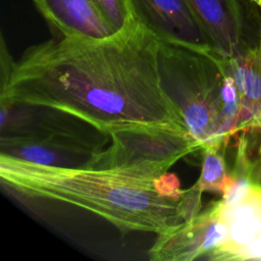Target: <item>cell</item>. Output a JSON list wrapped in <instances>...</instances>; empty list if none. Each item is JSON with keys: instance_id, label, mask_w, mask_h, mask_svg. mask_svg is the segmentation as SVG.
Returning a JSON list of instances; mask_svg holds the SVG:
<instances>
[{"instance_id": "obj_1", "label": "cell", "mask_w": 261, "mask_h": 261, "mask_svg": "<svg viewBox=\"0 0 261 261\" xmlns=\"http://www.w3.org/2000/svg\"><path fill=\"white\" fill-rule=\"evenodd\" d=\"M159 39L139 21L105 39H52L1 74L0 103L60 111L107 135L129 124L186 127L166 93Z\"/></svg>"}, {"instance_id": "obj_2", "label": "cell", "mask_w": 261, "mask_h": 261, "mask_svg": "<svg viewBox=\"0 0 261 261\" xmlns=\"http://www.w3.org/2000/svg\"><path fill=\"white\" fill-rule=\"evenodd\" d=\"M0 178L11 193L84 208L122 232L160 234L202 208L203 192L195 185L184 193L174 174L142 166L63 167L0 154Z\"/></svg>"}, {"instance_id": "obj_3", "label": "cell", "mask_w": 261, "mask_h": 261, "mask_svg": "<svg viewBox=\"0 0 261 261\" xmlns=\"http://www.w3.org/2000/svg\"><path fill=\"white\" fill-rule=\"evenodd\" d=\"M224 58L213 51L159 40L162 85L180 113L188 132L202 144L229 141L223 133L221 89Z\"/></svg>"}, {"instance_id": "obj_4", "label": "cell", "mask_w": 261, "mask_h": 261, "mask_svg": "<svg viewBox=\"0 0 261 261\" xmlns=\"http://www.w3.org/2000/svg\"><path fill=\"white\" fill-rule=\"evenodd\" d=\"M110 144L96 153L85 167L142 166L166 173L179 159L203 146L187 128L167 124H129L107 133Z\"/></svg>"}, {"instance_id": "obj_5", "label": "cell", "mask_w": 261, "mask_h": 261, "mask_svg": "<svg viewBox=\"0 0 261 261\" xmlns=\"http://www.w3.org/2000/svg\"><path fill=\"white\" fill-rule=\"evenodd\" d=\"M0 139L2 155L63 167H85L109 141V137L100 130L82 132L57 116L32 124L23 133L1 136Z\"/></svg>"}, {"instance_id": "obj_6", "label": "cell", "mask_w": 261, "mask_h": 261, "mask_svg": "<svg viewBox=\"0 0 261 261\" xmlns=\"http://www.w3.org/2000/svg\"><path fill=\"white\" fill-rule=\"evenodd\" d=\"M186 1L216 54L229 58L259 40L261 8L252 0Z\"/></svg>"}, {"instance_id": "obj_7", "label": "cell", "mask_w": 261, "mask_h": 261, "mask_svg": "<svg viewBox=\"0 0 261 261\" xmlns=\"http://www.w3.org/2000/svg\"><path fill=\"white\" fill-rule=\"evenodd\" d=\"M157 236L149 250L151 260H217L227 238L220 201L211 203L194 218Z\"/></svg>"}, {"instance_id": "obj_8", "label": "cell", "mask_w": 261, "mask_h": 261, "mask_svg": "<svg viewBox=\"0 0 261 261\" xmlns=\"http://www.w3.org/2000/svg\"><path fill=\"white\" fill-rule=\"evenodd\" d=\"M133 15L160 41L213 51L186 0H128Z\"/></svg>"}, {"instance_id": "obj_9", "label": "cell", "mask_w": 261, "mask_h": 261, "mask_svg": "<svg viewBox=\"0 0 261 261\" xmlns=\"http://www.w3.org/2000/svg\"><path fill=\"white\" fill-rule=\"evenodd\" d=\"M219 201L227 238L217 260H261V188L252 185Z\"/></svg>"}, {"instance_id": "obj_10", "label": "cell", "mask_w": 261, "mask_h": 261, "mask_svg": "<svg viewBox=\"0 0 261 261\" xmlns=\"http://www.w3.org/2000/svg\"><path fill=\"white\" fill-rule=\"evenodd\" d=\"M50 28L66 38L105 39L116 32L93 0H33Z\"/></svg>"}, {"instance_id": "obj_11", "label": "cell", "mask_w": 261, "mask_h": 261, "mask_svg": "<svg viewBox=\"0 0 261 261\" xmlns=\"http://www.w3.org/2000/svg\"><path fill=\"white\" fill-rule=\"evenodd\" d=\"M239 92L241 112L237 134L261 126V34L257 43L236 56L224 58Z\"/></svg>"}, {"instance_id": "obj_12", "label": "cell", "mask_w": 261, "mask_h": 261, "mask_svg": "<svg viewBox=\"0 0 261 261\" xmlns=\"http://www.w3.org/2000/svg\"><path fill=\"white\" fill-rule=\"evenodd\" d=\"M227 145L216 143L205 146L202 151L201 173L195 186L202 192L223 195L233 179L226 167L224 152Z\"/></svg>"}, {"instance_id": "obj_13", "label": "cell", "mask_w": 261, "mask_h": 261, "mask_svg": "<svg viewBox=\"0 0 261 261\" xmlns=\"http://www.w3.org/2000/svg\"><path fill=\"white\" fill-rule=\"evenodd\" d=\"M98 9L113 28L119 32L135 21L128 0H93Z\"/></svg>"}, {"instance_id": "obj_14", "label": "cell", "mask_w": 261, "mask_h": 261, "mask_svg": "<svg viewBox=\"0 0 261 261\" xmlns=\"http://www.w3.org/2000/svg\"><path fill=\"white\" fill-rule=\"evenodd\" d=\"M252 1H253V2H255V3H256V4L261 8V0H252Z\"/></svg>"}, {"instance_id": "obj_15", "label": "cell", "mask_w": 261, "mask_h": 261, "mask_svg": "<svg viewBox=\"0 0 261 261\" xmlns=\"http://www.w3.org/2000/svg\"><path fill=\"white\" fill-rule=\"evenodd\" d=\"M257 186H258V187H260V188H261V178H260V181H259V184H258V185H257Z\"/></svg>"}]
</instances>
